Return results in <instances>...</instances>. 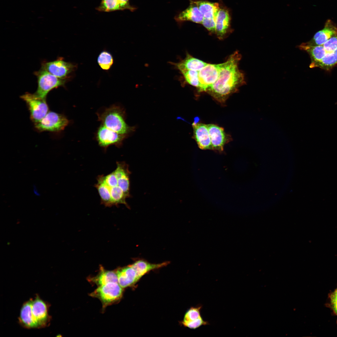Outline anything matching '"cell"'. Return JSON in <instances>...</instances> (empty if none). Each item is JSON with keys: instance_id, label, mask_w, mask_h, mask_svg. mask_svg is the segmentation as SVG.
I'll use <instances>...</instances> for the list:
<instances>
[{"instance_id": "603a6c76", "label": "cell", "mask_w": 337, "mask_h": 337, "mask_svg": "<svg viewBox=\"0 0 337 337\" xmlns=\"http://www.w3.org/2000/svg\"><path fill=\"white\" fill-rule=\"evenodd\" d=\"M337 65V49L332 53L325 56L313 68L319 67L326 70H330Z\"/></svg>"}, {"instance_id": "4fadbf2b", "label": "cell", "mask_w": 337, "mask_h": 337, "mask_svg": "<svg viewBox=\"0 0 337 337\" xmlns=\"http://www.w3.org/2000/svg\"><path fill=\"white\" fill-rule=\"evenodd\" d=\"M337 34V27L330 20L326 22L324 28L317 32L313 38L308 42H305L311 46L321 45L330 38Z\"/></svg>"}, {"instance_id": "7402d4cb", "label": "cell", "mask_w": 337, "mask_h": 337, "mask_svg": "<svg viewBox=\"0 0 337 337\" xmlns=\"http://www.w3.org/2000/svg\"><path fill=\"white\" fill-rule=\"evenodd\" d=\"M92 281L99 286L111 282L118 283L116 273L101 269L100 274L91 280Z\"/></svg>"}, {"instance_id": "6da1fadb", "label": "cell", "mask_w": 337, "mask_h": 337, "mask_svg": "<svg viewBox=\"0 0 337 337\" xmlns=\"http://www.w3.org/2000/svg\"><path fill=\"white\" fill-rule=\"evenodd\" d=\"M116 164L112 172L98 177L95 187L103 204L110 206L123 204L128 206L126 200L130 196V172L125 162Z\"/></svg>"}, {"instance_id": "7a4b0ae2", "label": "cell", "mask_w": 337, "mask_h": 337, "mask_svg": "<svg viewBox=\"0 0 337 337\" xmlns=\"http://www.w3.org/2000/svg\"><path fill=\"white\" fill-rule=\"evenodd\" d=\"M241 58V55L237 51L230 56L225 62L221 63L217 80L206 91L221 102H224L245 83L244 75L238 68Z\"/></svg>"}, {"instance_id": "ac0fdd59", "label": "cell", "mask_w": 337, "mask_h": 337, "mask_svg": "<svg viewBox=\"0 0 337 337\" xmlns=\"http://www.w3.org/2000/svg\"><path fill=\"white\" fill-rule=\"evenodd\" d=\"M177 69L199 71L208 64L187 53L185 58L177 63H172Z\"/></svg>"}, {"instance_id": "5bb4252c", "label": "cell", "mask_w": 337, "mask_h": 337, "mask_svg": "<svg viewBox=\"0 0 337 337\" xmlns=\"http://www.w3.org/2000/svg\"><path fill=\"white\" fill-rule=\"evenodd\" d=\"M190 1L189 6L175 17V20L179 23L189 21L201 24L203 19V15L194 0H190Z\"/></svg>"}, {"instance_id": "f1b7e54d", "label": "cell", "mask_w": 337, "mask_h": 337, "mask_svg": "<svg viewBox=\"0 0 337 337\" xmlns=\"http://www.w3.org/2000/svg\"><path fill=\"white\" fill-rule=\"evenodd\" d=\"M181 324L184 326L192 329H196L202 326L209 324L208 322L204 320L202 317L194 321L186 322H181Z\"/></svg>"}, {"instance_id": "8992f818", "label": "cell", "mask_w": 337, "mask_h": 337, "mask_svg": "<svg viewBox=\"0 0 337 337\" xmlns=\"http://www.w3.org/2000/svg\"><path fill=\"white\" fill-rule=\"evenodd\" d=\"M69 121L64 115L49 111L40 121L35 123V128L39 132H59L64 130Z\"/></svg>"}, {"instance_id": "52a82bcc", "label": "cell", "mask_w": 337, "mask_h": 337, "mask_svg": "<svg viewBox=\"0 0 337 337\" xmlns=\"http://www.w3.org/2000/svg\"><path fill=\"white\" fill-rule=\"evenodd\" d=\"M123 293L122 288L118 283L111 282L99 286L91 295L99 298L105 305L119 299Z\"/></svg>"}, {"instance_id": "1f68e13d", "label": "cell", "mask_w": 337, "mask_h": 337, "mask_svg": "<svg viewBox=\"0 0 337 337\" xmlns=\"http://www.w3.org/2000/svg\"><path fill=\"white\" fill-rule=\"evenodd\" d=\"M123 10L128 9L131 12L135 11L137 8L130 5L129 0H119Z\"/></svg>"}, {"instance_id": "ffe728a7", "label": "cell", "mask_w": 337, "mask_h": 337, "mask_svg": "<svg viewBox=\"0 0 337 337\" xmlns=\"http://www.w3.org/2000/svg\"><path fill=\"white\" fill-rule=\"evenodd\" d=\"M168 262L159 264H152L143 260H138L130 266L136 272L139 280L144 275L150 271L158 269L167 265Z\"/></svg>"}, {"instance_id": "9a60e30c", "label": "cell", "mask_w": 337, "mask_h": 337, "mask_svg": "<svg viewBox=\"0 0 337 337\" xmlns=\"http://www.w3.org/2000/svg\"><path fill=\"white\" fill-rule=\"evenodd\" d=\"M231 17L229 10L220 6L216 19L215 33L222 39L230 29Z\"/></svg>"}, {"instance_id": "ba28073f", "label": "cell", "mask_w": 337, "mask_h": 337, "mask_svg": "<svg viewBox=\"0 0 337 337\" xmlns=\"http://www.w3.org/2000/svg\"><path fill=\"white\" fill-rule=\"evenodd\" d=\"M75 68V66L72 63L59 57L52 61L42 62L41 69L58 78L67 80Z\"/></svg>"}, {"instance_id": "3957f363", "label": "cell", "mask_w": 337, "mask_h": 337, "mask_svg": "<svg viewBox=\"0 0 337 337\" xmlns=\"http://www.w3.org/2000/svg\"><path fill=\"white\" fill-rule=\"evenodd\" d=\"M97 115L102 125L112 130L123 134L130 130L125 121L122 110L117 105H112Z\"/></svg>"}, {"instance_id": "e0dca14e", "label": "cell", "mask_w": 337, "mask_h": 337, "mask_svg": "<svg viewBox=\"0 0 337 337\" xmlns=\"http://www.w3.org/2000/svg\"><path fill=\"white\" fill-rule=\"evenodd\" d=\"M116 274L118 283L122 288L132 286L139 281L135 271L130 265L118 270Z\"/></svg>"}, {"instance_id": "5b68a950", "label": "cell", "mask_w": 337, "mask_h": 337, "mask_svg": "<svg viewBox=\"0 0 337 337\" xmlns=\"http://www.w3.org/2000/svg\"><path fill=\"white\" fill-rule=\"evenodd\" d=\"M20 97L26 102L29 111L30 118L34 124L42 120L49 112L46 99L28 92Z\"/></svg>"}, {"instance_id": "484cf974", "label": "cell", "mask_w": 337, "mask_h": 337, "mask_svg": "<svg viewBox=\"0 0 337 337\" xmlns=\"http://www.w3.org/2000/svg\"><path fill=\"white\" fill-rule=\"evenodd\" d=\"M202 307L201 305L192 306L188 309L185 314L183 320L181 322H186L194 321L202 317L201 311Z\"/></svg>"}, {"instance_id": "d6986e66", "label": "cell", "mask_w": 337, "mask_h": 337, "mask_svg": "<svg viewBox=\"0 0 337 337\" xmlns=\"http://www.w3.org/2000/svg\"><path fill=\"white\" fill-rule=\"evenodd\" d=\"M32 300L31 299L23 305L21 309L19 317L20 324L27 328H37L32 315Z\"/></svg>"}, {"instance_id": "4dcf8cb0", "label": "cell", "mask_w": 337, "mask_h": 337, "mask_svg": "<svg viewBox=\"0 0 337 337\" xmlns=\"http://www.w3.org/2000/svg\"><path fill=\"white\" fill-rule=\"evenodd\" d=\"M216 19L203 18L201 24L210 32L215 33Z\"/></svg>"}, {"instance_id": "f546056e", "label": "cell", "mask_w": 337, "mask_h": 337, "mask_svg": "<svg viewBox=\"0 0 337 337\" xmlns=\"http://www.w3.org/2000/svg\"><path fill=\"white\" fill-rule=\"evenodd\" d=\"M329 298V306L337 317V287L330 294Z\"/></svg>"}, {"instance_id": "9c48e42d", "label": "cell", "mask_w": 337, "mask_h": 337, "mask_svg": "<svg viewBox=\"0 0 337 337\" xmlns=\"http://www.w3.org/2000/svg\"><path fill=\"white\" fill-rule=\"evenodd\" d=\"M221 65V63H208L198 71L199 91H206L216 82L219 75Z\"/></svg>"}, {"instance_id": "277c9868", "label": "cell", "mask_w": 337, "mask_h": 337, "mask_svg": "<svg viewBox=\"0 0 337 337\" xmlns=\"http://www.w3.org/2000/svg\"><path fill=\"white\" fill-rule=\"evenodd\" d=\"M34 73L37 78V88L34 94L43 98L46 99L48 94L53 89L64 86L67 81L58 78L42 69Z\"/></svg>"}, {"instance_id": "cb8c5ba5", "label": "cell", "mask_w": 337, "mask_h": 337, "mask_svg": "<svg viewBox=\"0 0 337 337\" xmlns=\"http://www.w3.org/2000/svg\"><path fill=\"white\" fill-rule=\"evenodd\" d=\"M96 9L100 12H107L123 10L119 0H101Z\"/></svg>"}, {"instance_id": "7c38bea8", "label": "cell", "mask_w": 337, "mask_h": 337, "mask_svg": "<svg viewBox=\"0 0 337 337\" xmlns=\"http://www.w3.org/2000/svg\"><path fill=\"white\" fill-rule=\"evenodd\" d=\"M198 121L197 118L192 126L194 137L199 147L203 150H212L207 125L198 123Z\"/></svg>"}, {"instance_id": "83f0119b", "label": "cell", "mask_w": 337, "mask_h": 337, "mask_svg": "<svg viewBox=\"0 0 337 337\" xmlns=\"http://www.w3.org/2000/svg\"><path fill=\"white\" fill-rule=\"evenodd\" d=\"M321 45L324 49L325 56L333 52L337 49V34L330 38Z\"/></svg>"}, {"instance_id": "8fae6325", "label": "cell", "mask_w": 337, "mask_h": 337, "mask_svg": "<svg viewBox=\"0 0 337 337\" xmlns=\"http://www.w3.org/2000/svg\"><path fill=\"white\" fill-rule=\"evenodd\" d=\"M32 312L37 328L44 327L50 321L46 303L38 296L32 300Z\"/></svg>"}, {"instance_id": "d4e9b609", "label": "cell", "mask_w": 337, "mask_h": 337, "mask_svg": "<svg viewBox=\"0 0 337 337\" xmlns=\"http://www.w3.org/2000/svg\"><path fill=\"white\" fill-rule=\"evenodd\" d=\"M180 71L186 82L199 88L198 71L191 70H182Z\"/></svg>"}, {"instance_id": "44dd1931", "label": "cell", "mask_w": 337, "mask_h": 337, "mask_svg": "<svg viewBox=\"0 0 337 337\" xmlns=\"http://www.w3.org/2000/svg\"><path fill=\"white\" fill-rule=\"evenodd\" d=\"M203 18L211 19L216 17L220 7L217 2H212L204 0H194Z\"/></svg>"}, {"instance_id": "4316f807", "label": "cell", "mask_w": 337, "mask_h": 337, "mask_svg": "<svg viewBox=\"0 0 337 337\" xmlns=\"http://www.w3.org/2000/svg\"><path fill=\"white\" fill-rule=\"evenodd\" d=\"M97 61L98 64L102 69L104 70H108L113 64V59L110 53L104 51L99 55Z\"/></svg>"}, {"instance_id": "2e32d148", "label": "cell", "mask_w": 337, "mask_h": 337, "mask_svg": "<svg viewBox=\"0 0 337 337\" xmlns=\"http://www.w3.org/2000/svg\"><path fill=\"white\" fill-rule=\"evenodd\" d=\"M207 125L212 150L222 152L227 140L223 129L214 124Z\"/></svg>"}, {"instance_id": "30bf717a", "label": "cell", "mask_w": 337, "mask_h": 337, "mask_svg": "<svg viewBox=\"0 0 337 337\" xmlns=\"http://www.w3.org/2000/svg\"><path fill=\"white\" fill-rule=\"evenodd\" d=\"M125 137V134L118 133L102 125L98 128L96 134L98 144L104 148L111 145L120 146Z\"/></svg>"}]
</instances>
